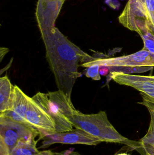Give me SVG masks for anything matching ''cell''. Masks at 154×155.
I'll list each match as a JSON object with an SVG mask.
<instances>
[{
	"label": "cell",
	"instance_id": "obj_4",
	"mask_svg": "<svg viewBox=\"0 0 154 155\" xmlns=\"http://www.w3.org/2000/svg\"><path fill=\"white\" fill-rule=\"evenodd\" d=\"M39 135V131L34 127L0 116V142L5 145L9 154L20 142L37 143L35 138Z\"/></svg>",
	"mask_w": 154,
	"mask_h": 155
},
{
	"label": "cell",
	"instance_id": "obj_19",
	"mask_svg": "<svg viewBox=\"0 0 154 155\" xmlns=\"http://www.w3.org/2000/svg\"><path fill=\"white\" fill-rule=\"evenodd\" d=\"M109 72V68L108 66H100L99 67V74L100 75H106Z\"/></svg>",
	"mask_w": 154,
	"mask_h": 155
},
{
	"label": "cell",
	"instance_id": "obj_23",
	"mask_svg": "<svg viewBox=\"0 0 154 155\" xmlns=\"http://www.w3.org/2000/svg\"><path fill=\"white\" fill-rule=\"evenodd\" d=\"M116 155H130L127 154L125 153H124L118 154Z\"/></svg>",
	"mask_w": 154,
	"mask_h": 155
},
{
	"label": "cell",
	"instance_id": "obj_13",
	"mask_svg": "<svg viewBox=\"0 0 154 155\" xmlns=\"http://www.w3.org/2000/svg\"><path fill=\"white\" fill-rule=\"evenodd\" d=\"M143 101L138 103L143 105L148 109L151 116V122L149 129L146 134L141 139V145L154 147V99L149 97L143 93H141Z\"/></svg>",
	"mask_w": 154,
	"mask_h": 155
},
{
	"label": "cell",
	"instance_id": "obj_5",
	"mask_svg": "<svg viewBox=\"0 0 154 155\" xmlns=\"http://www.w3.org/2000/svg\"><path fill=\"white\" fill-rule=\"evenodd\" d=\"M94 59L80 64L84 67L93 64L108 67H154V53L143 49L133 54L125 56L107 58L95 54Z\"/></svg>",
	"mask_w": 154,
	"mask_h": 155
},
{
	"label": "cell",
	"instance_id": "obj_14",
	"mask_svg": "<svg viewBox=\"0 0 154 155\" xmlns=\"http://www.w3.org/2000/svg\"><path fill=\"white\" fill-rule=\"evenodd\" d=\"M37 143L20 142L9 155H52L51 150L39 151L36 147Z\"/></svg>",
	"mask_w": 154,
	"mask_h": 155
},
{
	"label": "cell",
	"instance_id": "obj_15",
	"mask_svg": "<svg viewBox=\"0 0 154 155\" xmlns=\"http://www.w3.org/2000/svg\"><path fill=\"white\" fill-rule=\"evenodd\" d=\"M109 68V73L118 72L123 73L126 74L144 73L153 69L152 67H110Z\"/></svg>",
	"mask_w": 154,
	"mask_h": 155
},
{
	"label": "cell",
	"instance_id": "obj_11",
	"mask_svg": "<svg viewBox=\"0 0 154 155\" xmlns=\"http://www.w3.org/2000/svg\"><path fill=\"white\" fill-rule=\"evenodd\" d=\"M28 101V96L25 94L19 87L14 86L12 109L11 111L1 113L0 116L9 117L14 121L32 127L28 124L25 118Z\"/></svg>",
	"mask_w": 154,
	"mask_h": 155
},
{
	"label": "cell",
	"instance_id": "obj_12",
	"mask_svg": "<svg viewBox=\"0 0 154 155\" xmlns=\"http://www.w3.org/2000/svg\"><path fill=\"white\" fill-rule=\"evenodd\" d=\"M14 86L7 75L0 78V114L12 109Z\"/></svg>",
	"mask_w": 154,
	"mask_h": 155
},
{
	"label": "cell",
	"instance_id": "obj_6",
	"mask_svg": "<svg viewBox=\"0 0 154 155\" xmlns=\"http://www.w3.org/2000/svg\"><path fill=\"white\" fill-rule=\"evenodd\" d=\"M118 20L125 27L140 36L150 31L151 22L147 12L138 0H128Z\"/></svg>",
	"mask_w": 154,
	"mask_h": 155
},
{
	"label": "cell",
	"instance_id": "obj_20",
	"mask_svg": "<svg viewBox=\"0 0 154 155\" xmlns=\"http://www.w3.org/2000/svg\"><path fill=\"white\" fill-rule=\"evenodd\" d=\"M9 51V50L8 48H5V47H1L0 48V60L1 62L3 59L4 56L6 55V54L8 53Z\"/></svg>",
	"mask_w": 154,
	"mask_h": 155
},
{
	"label": "cell",
	"instance_id": "obj_24",
	"mask_svg": "<svg viewBox=\"0 0 154 155\" xmlns=\"http://www.w3.org/2000/svg\"><path fill=\"white\" fill-rule=\"evenodd\" d=\"M145 153H146V155H151L150 154V153H148L147 152H146V151H145Z\"/></svg>",
	"mask_w": 154,
	"mask_h": 155
},
{
	"label": "cell",
	"instance_id": "obj_26",
	"mask_svg": "<svg viewBox=\"0 0 154 155\" xmlns=\"http://www.w3.org/2000/svg\"></svg>",
	"mask_w": 154,
	"mask_h": 155
},
{
	"label": "cell",
	"instance_id": "obj_25",
	"mask_svg": "<svg viewBox=\"0 0 154 155\" xmlns=\"http://www.w3.org/2000/svg\"><path fill=\"white\" fill-rule=\"evenodd\" d=\"M152 147H153L154 148V147H153V146H152Z\"/></svg>",
	"mask_w": 154,
	"mask_h": 155
},
{
	"label": "cell",
	"instance_id": "obj_2",
	"mask_svg": "<svg viewBox=\"0 0 154 155\" xmlns=\"http://www.w3.org/2000/svg\"><path fill=\"white\" fill-rule=\"evenodd\" d=\"M69 119L76 128L101 139L102 142L124 144L133 148L141 147L120 134L109 122L105 111L86 114L77 110Z\"/></svg>",
	"mask_w": 154,
	"mask_h": 155
},
{
	"label": "cell",
	"instance_id": "obj_8",
	"mask_svg": "<svg viewBox=\"0 0 154 155\" xmlns=\"http://www.w3.org/2000/svg\"><path fill=\"white\" fill-rule=\"evenodd\" d=\"M43 142L39 148H45L54 143L69 144L97 145L102 142V140L95 137L81 129H73L63 133H55L47 135L42 138Z\"/></svg>",
	"mask_w": 154,
	"mask_h": 155
},
{
	"label": "cell",
	"instance_id": "obj_10",
	"mask_svg": "<svg viewBox=\"0 0 154 155\" xmlns=\"http://www.w3.org/2000/svg\"><path fill=\"white\" fill-rule=\"evenodd\" d=\"M65 0H38L36 20L39 29L55 26Z\"/></svg>",
	"mask_w": 154,
	"mask_h": 155
},
{
	"label": "cell",
	"instance_id": "obj_22",
	"mask_svg": "<svg viewBox=\"0 0 154 155\" xmlns=\"http://www.w3.org/2000/svg\"><path fill=\"white\" fill-rule=\"evenodd\" d=\"M138 1H139V2L143 6L144 8L146 11V0H138ZM146 12H147V11H146Z\"/></svg>",
	"mask_w": 154,
	"mask_h": 155
},
{
	"label": "cell",
	"instance_id": "obj_18",
	"mask_svg": "<svg viewBox=\"0 0 154 155\" xmlns=\"http://www.w3.org/2000/svg\"><path fill=\"white\" fill-rule=\"evenodd\" d=\"M73 150V149H71L70 150H67V151L61 152V153H53L52 155H81L77 152H73L72 151Z\"/></svg>",
	"mask_w": 154,
	"mask_h": 155
},
{
	"label": "cell",
	"instance_id": "obj_1",
	"mask_svg": "<svg viewBox=\"0 0 154 155\" xmlns=\"http://www.w3.org/2000/svg\"><path fill=\"white\" fill-rule=\"evenodd\" d=\"M46 49V58L58 90L71 99L73 87L81 77L78 68L94 59L69 41L55 26L40 31Z\"/></svg>",
	"mask_w": 154,
	"mask_h": 155
},
{
	"label": "cell",
	"instance_id": "obj_17",
	"mask_svg": "<svg viewBox=\"0 0 154 155\" xmlns=\"http://www.w3.org/2000/svg\"><path fill=\"white\" fill-rule=\"evenodd\" d=\"M99 67L98 64H93L87 68L86 70V76L94 80H99L101 79L99 74Z\"/></svg>",
	"mask_w": 154,
	"mask_h": 155
},
{
	"label": "cell",
	"instance_id": "obj_3",
	"mask_svg": "<svg viewBox=\"0 0 154 155\" xmlns=\"http://www.w3.org/2000/svg\"><path fill=\"white\" fill-rule=\"evenodd\" d=\"M52 117L56 125V133L73 130L69 118L77 112L71 99L58 90L48 94L39 92L32 97Z\"/></svg>",
	"mask_w": 154,
	"mask_h": 155
},
{
	"label": "cell",
	"instance_id": "obj_21",
	"mask_svg": "<svg viewBox=\"0 0 154 155\" xmlns=\"http://www.w3.org/2000/svg\"><path fill=\"white\" fill-rule=\"evenodd\" d=\"M13 58H12V59H11V61H10V62H9V63L8 64H7V65H6V66H5V68H3V69H2V70H1V74L2 75V74L5 71H7V70H8V69H9V68H10V67H11V65L13 61Z\"/></svg>",
	"mask_w": 154,
	"mask_h": 155
},
{
	"label": "cell",
	"instance_id": "obj_7",
	"mask_svg": "<svg viewBox=\"0 0 154 155\" xmlns=\"http://www.w3.org/2000/svg\"><path fill=\"white\" fill-rule=\"evenodd\" d=\"M25 118L30 125L39 131V140L47 135L56 133V125L52 117L29 96Z\"/></svg>",
	"mask_w": 154,
	"mask_h": 155
},
{
	"label": "cell",
	"instance_id": "obj_9",
	"mask_svg": "<svg viewBox=\"0 0 154 155\" xmlns=\"http://www.w3.org/2000/svg\"><path fill=\"white\" fill-rule=\"evenodd\" d=\"M120 85L127 86L154 98V76H144L112 72L108 78Z\"/></svg>",
	"mask_w": 154,
	"mask_h": 155
},
{
	"label": "cell",
	"instance_id": "obj_16",
	"mask_svg": "<svg viewBox=\"0 0 154 155\" xmlns=\"http://www.w3.org/2000/svg\"><path fill=\"white\" fill-rule=\"evenodd\" d=\"M144 43L143 49L154 53V34L151 31L141 35Z\"/></svg>",
	"mask_w": 154,
	"mask_h": 155
}]
</instances>
